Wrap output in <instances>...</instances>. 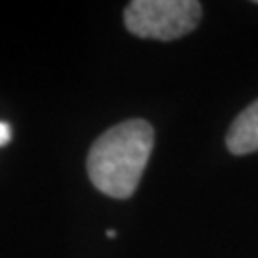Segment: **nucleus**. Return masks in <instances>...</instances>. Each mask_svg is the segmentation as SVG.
Segmentation results:
<instances>
[{
	"instance_id": "nucleus-1",
	"label": "nucleus",
	"mask_w": 258,
	"mask_h": 258,
	"mask_svg": "<svg viewBox=\"0 0 258 258\" xmlns=\"http://www.w3.org/2000/svg\"><path fill=\"white\" fill-rule=\"evenodd\" d=\"M153 149L148 120L130 119L105 130L90 148L86 168L94 187L115 199L136 191Z\"/></svg>"
},
{
	"instance_id": "nucleus-2",
	"label": "nucleus",
	"mask_w": 258,
	"mask_h": 258,
	"mask_svg": "<svg viewBox=\"0 0 258 258\" xmlns=\"http://www.w3.org/2000/svg\"><path fill=\"white\" fill-rule=\"evenodd\" d=\"M201 4L195 0H134L124 10V25L132 35L174 40L197 29Z\"/></svg>"
},
{
	"instance_id": "nucleus-3",
	"label": "nucleus",
	"mask_w": 258,
	"mask_h": 258,
	"mask_svg": "<svg viewBox=\"0 0 258 258\" xmlns=\"http://www.w3.org/2000/svg\"><path fill=\"white\" fill-rule=\"evenodd\" d=\"M226 146L233 155H247L258 151V100L241 111L231 122Z\"/></svg>"
},
{
	"instance_id": "nucleus-4",
	"label": "nucleus",
	"mask_w": 258,
	"mask_h": 258,
	"mask_svg": "<svg viewBox=\"0 0 258 258\" xmlns=\"http://www.w3.org/2000/svg\"><path fill=\"white\" fill-rule=\"evenodd\" d=\"M10 140H12V128H10L6 122L0 120V146L8 144Z\"/></svg>"
}]
</instances>
